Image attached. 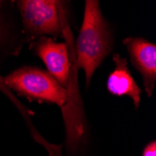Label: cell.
Returning a JSON list of instances; mask_svg holds the SVG:
<instances>
[{"label": "cell", "mask_w": 156, "mask_h": 156, "mask_svg": "<svg viewBox=\"0 0 156 156\" xmlns=\"http://www.w3.org/2000/svg\"><path fill=\"white\" fill-rule=\"evenodd\" d=\"M0 90H1L2 92H4V94H7V95L11 99V100L16 104V105H18V106L20 107L19 108H20L21 110H23V113H24L25 111H27V110H25V109H23V108L22 105H21L18 101H16V100H15V97L13 96V94H10L9 89L6 86V84H5V82H4V78H2L1 76H0Z\"/></svg>", "instance_id": "52a82bcc"}, {"label": "cell", "mask_w": 156, "mask_h": 156, "mask_svg": "<svg viewBox=\"0 0 156 156\" xmlns=\"http://www.w3.org/2000/svg\"><path fill=\"white\" fill-rule=\"evenodd\" d=\"M34 51L45 64L48 73L63 87L66 86L70 72L66 45L62 42H55L51 37H41L34 44Z\"/></svg>", "instance_id": "5b68a950"}, {"label": "cell", "mask_w": 156, "mask_h": 156, "mask_svg": "<svg viewBox=\"0 0 156 156\" xmlns=\"http://www.w3.org/2000/svg\"><path fill=\"white\" fill-rule=\"evenodd\" d=\"M142 156H156V142L153 140L144 148Z\"/></svg>", "instance_id": "ba28073f"}, {"label": "cell", "mask_w": 156, "mask_h": 156, "mask_svg": "<svg viewBox=\"0 0 156 156\" xmlns=\"http://www.w3.org/2000/svg\"><path fill=\"white\" fill-rule=\"evenodd\" d=\"M112 60L115 67L108 78V91L113 95L129 96L133 100L135 108H137L140 104L141 89L130 72L127 60L118 53L113 54Z\"/></svg>", "instance_id": "8992f818"}, {"label": "cell", "mask_w": 156, "mask_h": 156, "mask_svg": "<svg viewBox=\"0 0 156 156\" xmlns=\"http://www.w3.org/2000/svg\"><path fill=\"white\" fill-rule=\"evenodd\" d=\"M112 47L113 37L103 17L100 4L94 0H87L76 45L77 64L84 70L87 87L95 70L111 52Z\"/></svg>", "instance_id": "6da1fadb"}, {"label": "cell", "mask_w": 156, "mask_h": 156, "mask_svg": "<svg viewBox=\"0 0 156 156\" xmlns=\"http://www.w3.org/2000/svg\"><path fill=\"white\" fill-rule=\"evenodd\" d=\"M123 44L133 66L140 73L144 89L151 96L156 82V45L142 37H127Z\"/></svg>", "instance_id": "277c9868"}, {"label": "cell", "mask_w": 156, "mask_h": 156, "mask_svg": "<svg viewBox=\"0 0 156 156\" xmlns=\"http://www.w3.org/2000/svg\"><path fill=\"white\" fill-rule=\"evenodd\" d=\"M55 0L17 1L25 30L32 37L46 35L58 37L63 33V7Z\"/></svg>", "instance_id": "3957f363"}, {"label": "cell", "mask_w": 156, "mask_h": 156, "mask_svg": "<svg viewBox=\"0 0 156 156\" xmlns=\"http://www.w3.org/2000/svg\"><path fill=\"white\" fill-rule=\"evenodd\" d=\"M6 86L29 99L62 107L66 102L65 87L50 73L35 66H23L4 78Z\"/></svg>", "instance_id": "7a4b0ae2"}]
</instances>
